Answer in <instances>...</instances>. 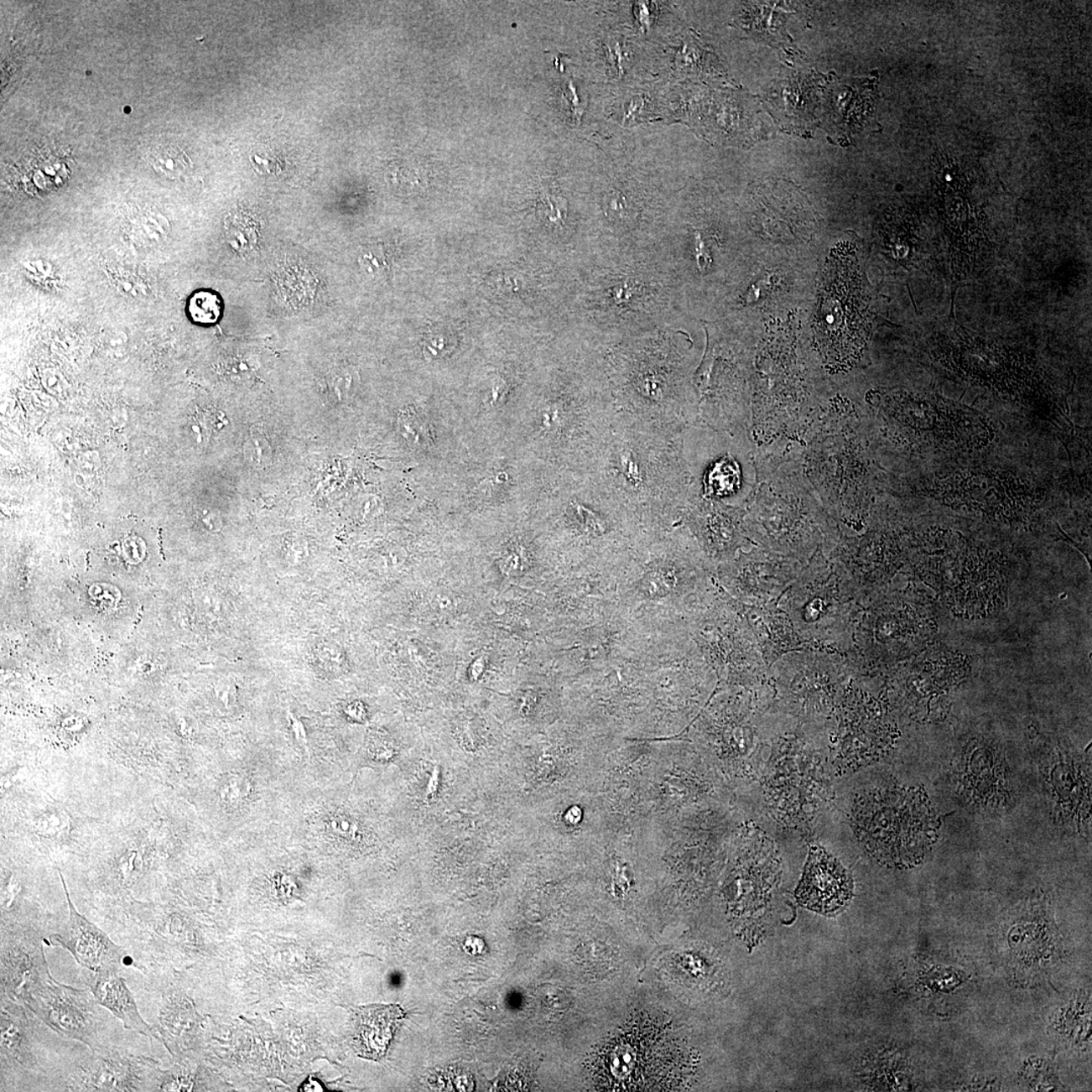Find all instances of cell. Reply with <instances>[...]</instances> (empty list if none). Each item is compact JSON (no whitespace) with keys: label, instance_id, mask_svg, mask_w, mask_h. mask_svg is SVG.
Segmentation results:
<instances>
[{"label":"cell","instance_id":"cell-3","mask_svg":"<svg viewBox=\"0 0 1092 1092\" xmlns=\"http://www.w3.org/2000/svg\"><path fill=\"white\" fill-rule=\"evenodd\" d=\"M853 824L871 857L888 868L908 869L933 849L941 820L923 788L888 786L859 796Z\"/></svg>","mask_w":1092,"mask_h":1092},{"label":"cell","instance_id":"cell-33","mask_svg":"<svg viewBox=\"0 0 1092 1092\" xmlns=\"http://www.w3.org/2000/svg\"><path fill=\"white\" fill-rule=\"evenodd\" d=\"M200 520L205 526V528H208L211 531H218L222 528L221 519L215 514L205 512L203 516H200Z\"/></svg>","mask_w":1092,"mask_h":1092},{"label":"cell","instance_id":"cell-11","mask_svg":"<svg viewBox=\"0 0 1092 1092\" xmlns=\"http://www.w3.org/2000/svg\"><path fill=\"white\" fill-rule=\"evenodd\" d=\"M872 705L855 710L852 721L840 731L836 759L845 769L860 768L881 759L894 742L893 728Z\"/></svg>","mask_w":1092,"mask_h":1092},{"label":"cell","instance_id":"cell-13","mask_svg":"<svg viewBox=\"0 0 1092 1092\" xmlns=\"http://www.w3.org/2000/svg\"><path fill=\"white\" fill-rule=\"evenodd\" d=\"M0 1046L2 1063L11 1062L23 1069L36 1070L38 1057L34 1052V1027L29 1008L2 993L0 1003Z\"/></svg>","mask_w":1092,"mask_h":1092},{"label":"cell","instance_id":"cell-21","mask_svg":"<svg viewBox=\"0 0 1092 1092\" xmlns=\"http://www.w3.org/2000/svg\"><path fill=\"white\" fill-rule=\"evenodd\" d=\"M69 828L70 820L62 810L47 811L36 820L37 833L49 839H61L68 834Z\"/></svg>","mask_w":1092,"mask_h":1092},{"label":"cell","instance_id":"cell-32","mask_svg":"<svg viewBox=\"0 0 1092 1092\" xmlns=\"http://www.w3.org/2000/svg\"><path fill=\"white\" fill-rule=\"evenodd\" d=\"M289 553L292 554L294 562L303 559L304 554L307 552L306 545L302 540H292L289 545Z\"/></svg>","mask_w":1092,"mask_h":1092},{"label":"cell","instance_id":"cell-6","mask_svg":"<svg viewBox=\"0 0 1092 1092\" xmlns=\"http://www.w3.org/2000/svg\"><path fill=\"white\" fill-rule=\"evenodd\" d=\"M160 1066L150 1057L103 1047L76 1061L65 1091H155Z\"/></svg>","mask_w":1092,"mask_h":1092},{"label":"cell","instance_id":"cell-9","mask_svg":"<svg viewBox=\"0 0 1092 1092\" xmlns=\"http://www.w3.org/2000/svg\"><path fill=\"white\" fill-rule=\"evenodd\" d=\"M69 910V919L60 933L46 939L49 946L60 947L91 973L120 971L132 960L124 948L117 944L96 924L88 921L73 904L60 869H58Z\"/></svg>","mask_w":1092,"mask_h":1092},{"label":"cell","instance_id":"cell-28","mask_svg":"<svg viewBox=\"0 0 1092 1092\" xmlns=\"http://www.w3.org/2000/svg\"><path fill=\"white\" fill-rule=\"evenodd\" d=\"M216 694H218L219 699L226 708H232L236 705V701H237V693H236V688L232 684L221 685Z\"/></svg>","mask_w":1092,"mask_h":1092},{"label":"cell","instance_id":"cell-25","mask_svg":"<svg viewBox=\"0 0 1092 1092\" xmlns=\"http://www.w3.org/2000/svg\"><path fill=\"white\" fill-rule=\"evenodd\" d=\"M400 423L403 434L408 437L410 440L417 442V444H422V441L426 439L427 436L424 431L421 429V428H424L425 426L423 424L422 421L418 422V418L404 416L401 418Z\"/></svg>","mask_w":1092,"mask_h":1092},{"label":"cell","instance_id":"cell-24","mask_svg":"<svg viewBox=\"0 0 1092 1092\" xmlns=\"http://www.w3.org/2000/svg\"><path fill=\"white\" fill-rule=\"evenodd\" d=\"M188 157L184 152L175 150L174 152L166 151L164 154L159 155V159H156V165L159 170L165 172L167 175H180L188 167L186 164Z\"/></svg>","mask_w":1092,"mask_h":1092},{"label":"cell","instance_id":"cell-7","mask_svg":"<svg viewBox=\"0 0 1092 1092\" xmlns=\"http://www.w3.org/2000/svg\"><path fill=\"white\" fill-rule=\"evenodd\" d=\"M785 599L787 615L803 637L829 641L845 631L852 601L845 587L800 584L786 592Z\"/></svg>","mask_w":1092,"mask_h":1092},{"label":"cell","instance_id":"cell-15","mask_svg":"<svg viewBox=\"0 0 1092 1092\" xmlns=\"http://www.w3.org/2000/svg\"><path fill=\"white\" fill-rule=\"evenodd\" d=\"M998 762L995 752L979 747L964 756L961 785L978 804L992 805L1006 799V774Z\"/></svg>","mask_w":1092,"mask_h":1092},{"label":"cell","instance_id":"cell-14","mask_svg":"<svg viewBox=\"0 0 1092 1092\" xmlns=\"http://www.w3.org/2000/svg\"><path fill=\"white\" fill-rule=\"evenodd\" d=\"M92 974L87 985L98 1005L119 1018L126 1030L159 1040L155 1027L149 1025L141 1016L134 996L120 971Z\"/></svg>","mask_w":1092,"mask_h":1092},{"label":"cell","instance_id":"cell-5","mask_svg":"<svg viewBox=\"0 0 1092 1092\" xmlns=\"http://www.w3.org/2000/svg\"><path fill=\"white\" fill-rule=\"evenodd\" d=\"M24 1006L57 1035L81 1042L91 1051L106 1047L100 1035V1005L90 988L65 985L53 978L38 988Z\"/></svg>","mask_w":1092,"mask_h":1092},{"label":"cell","instance_id":"cell-19","mask_svg":"<svg viewBox=\"0 0 1092 1092\" xmlns=\"http://www.w3.org/2000/svg\"><path fill=\"white\" fill-rule=\"evenodd\" d=\"M219 793L221 800L229 808H239L248 800L250 782L243 776L229 775L221 783Z\"/></svg>","mask_w":1092,"mask_h":1092},{"label":"cell","instance_id":"cell-23","mask_svg":"<svg viewBox=\"0 0 1092 1092\" xmlns=\"http://www.w3.org/2000/svg\"><path fill=\"white\" fill-rule=\"evenodd\" d=\"M250 460L257 465H267L272 460V450L268 442L258 432H251L247 444Z\"/></svg>","mask_w":1092,"mask_h":1092},{"label":"cell","instance_id":"cell-12","mask_svg":"<svg viewBox=\"0 0 1092 1092\" xmlns=\"http://www.w3.org/2000/svg\"><path fill=\"white\" fill-rule=\"evenodd\" d=\"M354 1032L352 1046L363 1058L380 1060L388 1046L405 1011L398 1006H368L353 1011Z\"/></svg>","mask_w":1092,"mask_h":1092},{"label":"cell","instance_id":"cell-18","mask_svg":"<svg viewBox=\"0 0 1092 1092\" xmlns=\"http://www.w3.org/2000/svg\"><path fill=\"white\" fill-rule=\"evenodd\" d=\"M228 242L239 252H249L257 243V229L249 219L235 216L227 226Z\"/></svg>","mask_w":1092,"mask_h":1092},{"label":"cell","instance_id":"cell-34","mask_svg":"<svg viewBox=\"0 0 1092 1092\" xmlns=\"http://www.w3.org/2000/svg\"><path fill=\"white\" fill-rule=\"evenodd\" d=\"M347 713L351 717L356 718V720H362L364 715L362 705H359V703H354V705H349L347 708Z\"/></svg>","mask_w":1092,"mask_h":1092},{"label":"cell","instance_id":"cell-2","mask_svg":"<svg viewBox=\"0 0 1092 1092\" xmlns=\"http://www.w3.org/2000/svg\"><path fill=\"white\" fill-rule=\"evenodd\" d=\"M694 1051L663 1017L641 1015L595 1053L590 1072L604 1091H679L694 1079Z\"/></svg>","mask_w":1092,"mask_h":1092},{"label":"cell","instance_id":"cell-31","mask_svg":"<svg viewBox=\"0 0 1092 1092\" xmlns=\"http://www.w3.org/2000/svg\"><path fill=\"white\" fill-rule=\"evenodd\" d=\"M464 949L467 954H470V955L478 956L481 955V954H484L486 950V944L483 939L478 937L471 936L466 938L464 944Z\"/></svg>","mask_w":1092,"mask_h":1092},{"label":"cell","instance_id":"cell-8","mask_svg":"<svg viewBox=\"0 0 1092 1092\" xmlns=\"http://www.w3.org/2000/svg\"><path fill=\"white\" fill-rule=\"evenodd\" d=\"M40 933L2 928V993L23 1003L53 979Z\"/></svg>","mask_w":1092,"mask_h":1092},{"label":"cell","instance_id":"cell-4","mask_svg":"<svg viewBox=\"0 0 1092 1092\" xmlns=\"http://www.w3.org/2000/svg\"><path fill=\"white\" fill-rule=\"evenodd\" d=\"M871 323L857 247L840 242L826 258L813 324L815 346L826 367L834 371L854 367L867 346Z\"/></svg>","mask_w":1092,"mask_h":1092},{"label":"cell","instance_id":"cell-16","mask_svg":"<svg viewBox=\"0 0 1092 1092\" xmlns=\"http://www.w3.org/2000/svg\"><path fill=\"white\" fill-rule=\"evenodd\" d=\"M222 309V301L220 297L210 290L196 292L188 303L190 319L200 326H211L218 322Z\"/></svg>","mask_w":1092,"mask_h":1092},{"label":"cell","instance_id":"cell-27","mask_svg":"<svg viewBox=\"0 0 1092 1092\" xmlns=\"http://www.w3.org/2000/svg\"><path fill=\"white\" fill-rule=\"evenodd\" d=\"M288 720L290 728H292L294 739H296L299 746H302L309 754V740L306 728H304L303 722L299 720L298 717L294 716V713L289 710L288 711Z\"/></svg>","mask_w":1092,"mask_h":1092},{"label":"cell","instance_id":"cell-26","mask_svg":"<svg viewBox=\"0 0 1092 1092\" xmlns=\"http://www.w3.org/2000/svg\"><path fill=\"white\" fill-rule=\"evenodd\" d=\"M353 383V373L351 372H342L338 373V375L334 377L332 383L334 392H335L338 398L342 400V398L347 397L349 393L352 390Z\"/></svg>","mask_w":1092,"mask_h":1092},{"label":"cell","instance_id":"cell-30","mask_svg":"<svg viewBox=\"0 0 1092 1092\" xmlns=\"http://www.w3.org/2000/svg\"><path fill=\"white\" fill-rule=\"evenodd\" d=\"M19 892H21V885H19L16 878L12 876L6 884L3 895L7 907H12L13 900L16 899Z\"/></svg>","mask_w":1092,"mask_h":1092},{"label":"cell","instance_id":"cell-20","mask_svg":"<svg viewBox=\"0 0 1092 1092\" xmlns=\"http://www.w3.org/2000/svg\"><path fill=\"white\" fill-rule=\"evenodd\" d=\"M144 872V864L139 852L127 850L117 862V873L122 887L130 888Z\"/></svg>","mask_w":1092,"mask_h":1092},{"label":"cell","instance_id":"cell-22","mask_svg":"<svg viewBox=\"0 0 1092 1092\" xmlns=\"http://www.w3.org/2000/svg\"><path fill=\"white\" fill-rule=\"evenodd\" d=\"M359 264L362 272L371 278H382L388 272L386 253L380 246L364 248L359 255Z\"/></svg>","mask_w":1092,"mask_h":1092},{"label":"cell","instance_id":"cell-29","mask_svg":"<svg viewBox=\"0 0 1092 1092\" xmlns=\"http://www.w3.org/2000/svg\"><path fill=\"white\" fill-rule=\"evenodd\" d=\"M330 826L334 833L341 836H351V835L356 834L354 825L351 821L348 820L346 818H341V816H338V818L333 819Z\"/></svg>","mask_w":1092,"mask_h":1092},{"label":"cell","instance_id":"cell-10","mask_svg":"<svg viewBox=\"0 0 1092 1092\" xmlns=\"http://www.w3.org/2000/svg\"><path fill=\"white\" fill-rule=\"evenodd\" d=\"M853 879L839 861L819 847L811 848L795 897L813 912L834 916L853 897Z\"/></svg>","mask_w":1092,"mask_h":1092},{"label":"cell","instance_id":"cell-1","mask_svg":"<svg viewBox=\"0 0 1092 1092\" xmlns=\"http://www.w3.org/2000/svg\"><path fill=\"white\" fill-rule=\"evenodd\" d=\"M589 474L638 526L673 523L690 499L682 432L663 429L617 413Z\"/></svg>","mask_w":1092,"mask_h":1092},{"label":"cell","instance_id":"cell-17","mask_svg":"<svg viewBox=\"0 0 1092 1092\" xmlns=\"http://www.w3.org/2000/svg\"><path fill=\"white\" fill-rule=\"evenodd\" d=\"M315 663L322 671L332 675H339L346 670V656L339 644L331 641H322L313 649Z\"/></svg>","mask_w":1092,"mask_h":1092}]
</instances>
